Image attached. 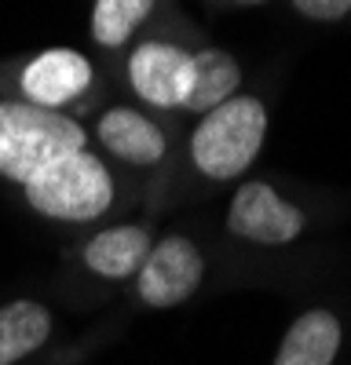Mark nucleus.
<instances>
[{
    "instance_id": "1",
    "label": "nucleus",
    "mask_w": 351,
    "mask_h": 365,
    "mask_svg": "<svg viewBox=\"0 0 351 365\" xmlns=\"http://www.w3.org/2000/svg\"><path fill=\"white\" fill-rule=\"evenodd\" d=\"M88 135L63 110H41L29 103L0 99V175L11 182H29L77 150Z\"/></svg>"
},
{
    "instance_id": "2",
    "label": "nucleus",
    "mask_w": 351,
    "mask_h": 365,
    "mask_svg": "<svg viewBox=\"0 0 351 365\" xmlns=\"http://www.w3.org/2000/svg\"><path fill=\"white\" fill-rule=\"evenodd\" d=\"M268 135V106L256 96H234L201 117L190 135V158L209 179H238Z\"/></svg>"
},
{
    "instance_id": "3",
    "label": "nucleus",
    "mask_w": 351,
    "mask_h": 365,
    "mask_svg": "<svg viewBox=\"0 0 351 365\" xmlns=\"http://www.w3.org/2000/svg\"><path fill=\"white\" fill-rule=\"evenodd\" d=\"M22 190H26L29 208L48 220L92 223L113 205V175L96 154L77 150V154L55 161L41 175L22 182Z\"/></svg>"
},
{
    "instance_id": "4",
    "label": "nucleus",
    "mask_w": 351,
    "mask_h": 365,
    "mask_svg": "<svg viewBox=\"0 0 351 365\" xmlns=\"http://www.w3.org/2000/svg\"><path fill=\"white\" fill-rule=\"evenodd\" d=\"M205 274V259L190 237L168 234L158 245H151L143 267H139V299L151 307H180L187 303Z\"/></svg>"
},
{
    "instance_id": "5",
    "label": "nucleus",
    "mask_w": 351,
    "mask_h": 365,
    "mask_svg": "<svg viewBox=\"0 0 351 365\" xmlns=\"http://www.w3.org/2000/svg\"><path fill=\"white\" fill-rule=\"evenodd\" d=\"M227 230L253 245H289L304 234V212L268 182H245L227 208Z\"/></svg>"
},
{
    "instance_id": "6",
    "label": "nucleus",
    "mask_w": 351,
    "mask_h": 365,
    "mask_svg": "<svg viewBox=\"0 0 351 365\" xmlns=\"http://www.w3.org/2000/svg\"><path fill=\"white\" fill-rule=\"evenodd\" d=\"M190 77H194V58L190 51L165 44V41H146L128 55V84L132 91L158 110H176L190 96Z\"/></svg>"
},
{
    "instance_id": "7",
    "label": "nucleus",
    "mask_w": 351,
    "mask_h": 365,
    "mask_svg": "<svg viewBox=\"0 0 351 365\" xmlns=\"http://www.w3.org/2000/svg\"><path fill=\"white\" fill-rule=\"evenodd\" d=\"M92 63L77 48H48L22 66V103L41 110H63L92 88Z\"/></svg>"
},
{
    "instance_id": "8",
    "label": "nucleus",
    "mask_w": 351,
    "mask_h": 365,
    "mask_svg": "<svg viewBox=\"0 0 351 365\" xmlns=\"http://www.w3.org/2000/svg\"><path fill=\"white\" fill-rule=\"evenodd\" d=\"M99 143L110 150L117 161L125 165H139V168H151L165 158V132L154 125L146 113L132 110V106H113L99 117V128H96Z\"/></svg>"
},
{
    "instance_id": "9",
    "label": "nucleus",
    "mask_w": 351,
    "mask_h": 365,
    "mask_svg": "<svg viewBox=\"0 0 351 365\" xmlns=\"http://www.w3.org/2000/svg\"><path fill=\"white\" fill-rule=\"evenodd\" d=\"M146 252H151V230L125 223V227H110L99 230L92 241L84 245V267L99 274V278L121 282L128 274H139Z\"/></svg>"
},
{
    "instance_id": "10",
    "label": "nucleus",
    "mask_w": 351,
    "mask_h": 365,
    "mask_svg": "<svg viewBox=\"0 0 351 365\" xmlns=\"http://www.w3.org/2000/svg\"><path fill=\"white\" fill-rule=\"evenodd\" d=\"M340 351V322L333 311H304L285 329L275 365H333Z\"/></svg>"
},
{
    "instance_id": "11",
    "label": "nucleus",
    "mask_w": 351,
    "mask_h": 365,
    "mask_svg": "<svg viewBox=\"0 0 351 365\" xmlns=\"http://www.w3.org/2000/svg\"><path fill=\"white\" fill-rule=\"evenodd\" d=\"M51 336V311L37 299H15L0 307V365L29 358Z\"/></svg>"
},
{
    "instance_id": "12",
    "label": "nucleus",
    "mask_w": 351,
    "mask_h": 365,
    "mask_svg": "<svg viewBox=\"0 0 351 365\" xmlns=\"http://www.w3.org/2000/svg\"><path fill=\"white\" fill-rule=\"evenodd\" d=\"M194 77H190V96L183 103V110L194 113H209L220 103L238 96V84H242V66L220 48H205L194 51Z\"/></svg>"
},
{
    "instance_id": "13",
    "label": "nucleus",
    "mask_w": 351,
    "mask_h": 365,
    "mask_svg": "<svg viewBox=\"0 0 351 365\" xmlns=\"http://www.w3.org/2000/svg\"><path fill=\"white\" fill-rule=\"evenodd\" d=\"M154 0H96L92 8V37L103 48H121L143 19L151 15Z\"/></svg>"
},
{
    "instance_id": "14",
    "label": "nucleus",
    "mask_w": 351,
    "mask_h": 365,
    "mask_svg": "<svg viewBox=\"0 0 351 365\" xmlns=\"http://www.w3.org/2000/svg\"><path fill=\"white\" fill-rule=\"evenodd\" d=\"M292 8L311 22H337L351 11V0H292Z\"/></svg>"
},
{
    "instance_id": "15",
    "label": "nucleus",
    "mask_w": 351,
    "mask_h": 365,
    "mask_svg": "<svg viewBox=\"0 0 351 365\" xmlns=\"http://www.w3.org/2000/svg\"><path fill=\"white\" fill-rule=\"evenodd\" d=\"M242 4H256V0H242Z\"/></svg>"
}]
</instances>
